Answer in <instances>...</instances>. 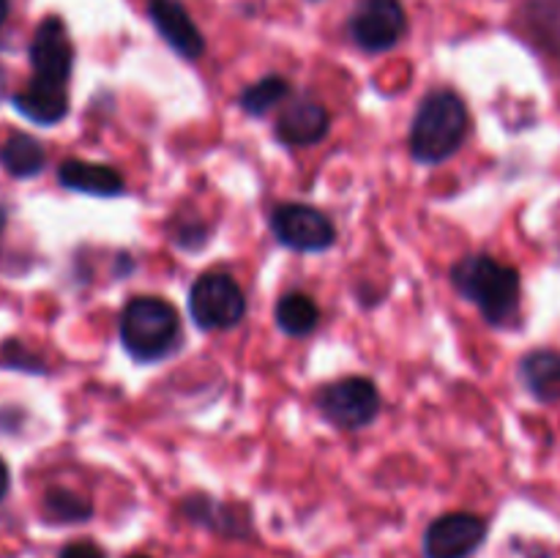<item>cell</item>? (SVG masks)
<instances>
[{
  "mask_svg": "<svg viewBox=\"0 0 560 558\" xmlns=\"http://www.w3.org/2000/svg\"><path fill=\"white\" fill-rule=\"evenodd\" d=\"M5 492H9V468H5L3 457H0V501L5 498Z\"/></svg>",
  "mask_w": 560,
  "mask_h": 558,
  "instance_id": "cell-21",
  "label": "cell"
},
{
  "mask_svg": "<svg viewBox=\"0 0 560 558\" xmlns=\"http://www.w3.org/2000/svg\"><path fill=\"white\" fill-rule=\"evenodd\" d=\"M31 80L69 85L71 69H74V44H71L66 22L60 16H47L36 27L31 42Z\"/></svg>",
  "mask_w": 560,
  "mask_h": 558,
  "instance_id": "cell-8",
  "label": "cell"
},
{
  "mask_svg": "<svg viewBox=\"0 0 560 558\" xmlns=\"http://www.w3.org/2000/svg\"><path fill=\"white\" fill-rule=\"evenodd\" d=\"M44 512L58 523H82L93 514V507L88 498L77 496V492L66 490V487H52L44 496Z\"/></svg>",
  "mask_w": 560,
  "mask_h": 558,
  "instance_id": "cell-18",
  "label": "cell"
},
{
  "mask_svg": "<svg viewBox=\"0 0 560 558\" xmlns=\"http://www.w3.org/2000/svg\"><path fill=\"white\" fill-rule=\"evenodd\" d=\"M58 558H104V553L93 542H71V545H66L60 550Z\"/></svg>",
  "mask_w": 560,
  "mask_h": 558,
  "instance_id": "cell-20",
  "label": "cell"
},
{
  "mask_svg": "<svg viewBox=\"0 0 560 558\" xmlns=\"http://www.w3.org/2000/svg\"><path fill=\"white\" fill-rule=\"evenodd\" d=\"M58 181L66 189L93 197H120L126 189V181L118 170L85 159H66L58 167Z\"/></svg>",
  "mask_w": 560,
  "mask_h": 558,
  "instance_id": "cell-12",
  "label": "cell"
},
{
  "mask_svg": "<svg viewBox=\"0 0 560 558\" xmlns=\"http://www.w3.org/2000/svg\"><path fill=\"white\" fill-rule=\"evenodd\" d=\"M468 126L470 115L459 93L448 91V88L427 93L421 98L413 124H410V153L421 164L446 162L463 148Z\"/></svg>",
  "mask_w": 560,
  "mask_h": 558,
  "instance_id": "cell-2",
  "label": "cell"
},
{
  "mask_svg": "<svg viewBox=\"0 0 560 558\" xmlns=\"http://www.w3.org/2000/svg\"><path fill=\"white\" fill-rule=\"evenodd\" d=\"M452 282L490 326H509L520 315L523 279L514 266L490 255H468L452 268Z\"/></svg>",
  "mask_w": 560,
  "mask_h": 558,
  "instance_id": "cell-1",
  "label": "cell"
},
{
  "mask_svg": "<svg viewBox=\"0 0 560 558\" xmlns=\"http://www.w3.org/2000/svg\"><path fill=\"white\" fill-rule=\"evenodd\" d=\"M3 228H5V208L0 206V233H3Z\"/></svg>",
  "mask_w": 560,
  "mask_h": 558,
  "instance_id": "cell-24",
  "label": "cell"
},
{
  "mask_svg": "<svg viewBox=\"0 0 560 558\" xmlns=\"http://www.w3.org/2000/svg\"><path fill=\"white\" fill-rule=\"evenodd\" d=\"M0 164L9 175L14 178H33L44 170L47 164V153H44L42 142L31 135L14 131L9 140L0 146Z\"/></svg>",
  "mask_w": 560,
  "mask_h": 558,
  "instance_id": "cell-15",
  "label": "cell"
},
{
  "mask_svg": "<svg viewBox=\"0 0 560 558\" xmlns=\"http://www.w3.org/2000/svg\"><path fill=\"white\" fill-rule=\"evenodd\" d=\"M487 536V523L479 514L452 512L430 523L424 534L427 558H470Z\"/></svg>",
  "mask_w": 560,
  "mask_h": 558,
  "instance_id": "cell-9",
  "label": "cell"
},
{
  "mask_svg": "<svg viewBox=\"0 0 560 558\" xmlns=\"http://www.w3.org/2000/svg\"><path fill=\"white\" fill-rule=\"evenodd\" d=\"M331 115L317 102H293L277 120V137L290 148H310L328 135Z\"/></svg>",
  "mask_w": 560,
  "mask_h": 558,
  "instance_id": "cell-11",
  "label": "cell"
},
{
  "mask_svg": "<svg viewBox=\"0 0 560 558\" xmlns=\"http://www.w3.org/2000/svg\"><path fill=\"white\" fill-rule=\"evenodd\" d=\"M271 230L279 244L293 252H326L337 241L331 217L304 202H282L273 208Z\"/></svg>",
  "mask_w": 560,
  "mask_h": 558,
  "instance_id": "cell-6",
  "label": "cell"
},
{
  "mask_svg": "<svg viewBox=\"0 0 560 558\" xmlns=\"http://www.w3.org/2000/svg\"><path fill=\"white\" fill-rule=\"evenodd\" d=\"M0 361L9 367H16V370H31V372H44L42 359L27 353L20 342H5L3 353H0Z\"/></svg>",
  "mask_w": 560,
  "mask_h": 558,
  "instance_id": "cell-19",
  "label": "cell"
},
{
  "mask_svg": "<svg viewBox=\"0 0 560 558\" xmlns=\"http://www.w3.org/2000/svg\"><path fill=\"white\" fill-rule=\"evenodd\" d=\"M14 107L33 124L55 126L69 113V85L31 80L20 93H14Z\"/></svg>",
  "mask_w": 560,
  "mask_h": 558,
  "instance_id": "cell-13",
  "label": "cell"
},
{
  "mask_svg": "<svg viewBox=\"0 0 560 558\" xmlns=\"http://www.w3.org/2000/svg\"><path fill=\"white\" fill-rule=\"evenodd\" d=\"M189 315L202 332L235 328L246 315L244 290L230 274H202L189 290Z\"/></svg>",
  "mask_w": 560,
  "mask_h": 558,
  "instance_id": "cell-4",
  "label": "cell"
},
{
  "mask_svg": "<svg viewBox=\"0 0 560 558\" xmlns=\"http://www.w3.org/2000/svg\"><path fill=\"white\" fill-rule=\"evenodd\" d=\"M277 326L282 328L290 337H304V334L315 332V326L320 323V310H317L315 299L310 293H301V290H290L282 299L277 301Z\"/></svg>",
  "mask_w": 560,
  "mask_h": 558,
  "instance_id": "cell-16",
  "label": "cell"
},
{
  "mask_svg": "<svg viewBox=\"0 0 560 558\" xmlns=\"http://www.w3.org/2000/svg\"><path fill=\"white\" fill-rule=\"evenodd\" d=\"M3 96H5V71L0 69V102H3Z\"/></svg>",
  "mask_w": 560,
  "mask_h": 558,
  "instance_id": "cell-23",
  "label": "cell"
},
{
  "mask_svg": "<svg viewBox=\"0 0 560 558\" xmlns=\"http://www.w3.org/2000/svg\"><path fill=\"white\" fill-rule=\"evenodd\" d=\"M288 93H290V82L284 80V77L268 74L262 77V80L252 82L249 88H244L238 96V104L244 113L266 115L271 113L273 107H279V104L288 98Z\"/></svg>",
  "mask_w": 560,
  "mask_h": 558,
  "instance_id": "cell-17",
  "label": "cell"
},
{
  "mask_svg": "<svg viewBox=\"0 0 560 558\" xmlns=\"http://www.w3.org/2000/svg\"><path fill=\"white\" fill-rule=\"evenodd\" d=\"M5 16H9V0H0V25L5 22Z\"/></svg>",
  "mask_w": 560,
  "mask_h": 558,
  "instance_id": "cell-22",
  "label": "cell"
},
{
  "mask_svg": "<svg viewBox=\"0 0 560 558\" xmlns=\"http://www.w3.org/2000/svg\"><path fill=\"white\" fill-rule=\"evenodd\" d=\"M148 16L156 25L159 36L184 60H197L206 53V38L191 20L180 0H148Z\"/></svg>",
  "mask_w": 560,
  "mask_h": 558,
  "instance_id": "cell-10",
  "label": "cell"
},
{
  "mask_svg": "<svg viewBox=\"0 0 560 558\" xmlns=\"http://www.w3.org/2000/svg\"><path fill=\"white\" fill-rule=\"evenodd\" d=\"M348 31L364 53H386L408 31V14L399 0H359Z\"/></svg>",
  "mask_w": 560,
  "mask_h": 558,
  "instance_id": "cell-7",
  "label": "cell"
},
{
  "mask_svg": "<svg viewBox=\"0 0 560 558\" xmlns=\"http://www.w3.org/2000/svg\"><path fill=\"white\" fill-rule=\"evenodd\" d=\"M178 339V310L159 295H135L120 312V342L131 359H164V356L173 353Z\"/></svg>",
  "mask_w": 560,
  "mask_h": 558,
  "instance_id": "cell-3",
  "label": "cell"
},
{
  "mask_svg": "<svg viewBox=\"0 0 560 558\" xmlns=\"http://www.w3.org/2000/svg\"><path fill=\"white\" fill-rule=\"evenodd\" d=\"M520 381L539 403H560V353L550 348L530 350L520 359Z\"/></svg>",
  "mask_w": 560,
  "mask_h": 558,
  "instance_id": "cell-14",
  "label": "cell"
},
{
  "mask_svg": "<svg viewBox=\"0 0 560 558\" xmlns=\"http://www.w3.org/2000/svg\"><path fill=\"white\" fill-rule=\"evenodd\" d=\"M129 558H148V556H129Z\"/></svg>",
  "mask_w": 560,
  "mask_h": 558,
  "instance_id": "cell-25",
  "label": "cell"
},
{
  "mask_svg": "<svg viewBox=\"0 0 560 558\" xmlns=\"http://www.w3.org/2000/svg\"><path fill=\"white\" fill-rule=\"evenodd\" d=\"M317 408L339 430H361L375 421L377 410H381V392L370 377H339L320 388Z\"/></svg>",
  "mask_w": 560,
  "mask_h": 558,
  "instance_id": "cell-5",
  "label": "cell"
}]
</instances>
